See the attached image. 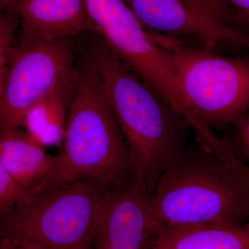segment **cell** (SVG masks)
<instances>
[{
    "label": "cell",
    "instance_id": "1",
    "mask_svg": "<svg viewBox=\"0 0 249 249\" xmlns=\"http://www.w3.org/2000/svg\"><path fill=\"white\" fill-rule=\"evenodd\" d=\"M76 89L61 152L52 172L28 192L23 203L68 183H91L108 190L136 182L128 145L88 52L76 58Z\"/></svg>",
    "mask_w": 249,
    "mask_h": 249
},
{
    "label": "cell",
    "instance_id": "2",
    "mask_svg": "<svg viewBox=\"0 0 249 249\" xmlns=\"http://www.w3.org/2000/svg\"><path fill=\"white\" fill-rule=\"evenodd\" d=\"M86 52L128 145L136 182L151 197L159 178L188 147L191 126L164 98L124 66L101 36L90 41Z\"/></svg>",
    "mask_w": 249,
    "mask_h": 249
},
{
    "label": "cell",
    "instance_id": "3",
    "mask_svg": "<svg viewBox=\"0 0 249 249\" xmlns=\"http://www.w3.org/2000/svg\"><path fill=\"white\" fill-rule=\"evenodd\" d=\"M151 209L160 231L199 224L246 226L249 222V170L233 166L198 143L157 181Z\"/></svg>",
    "mask_w": 249,
    "mask_h": 249
},
{
    "label": "cell",
    "instance_id": "4",
    "mask_svg": "<svg viewBox=\"0 0 249 249\" xmlns=\"http://www.w3.org/2000/svg\"><path fill=\"white\" fill-rule=\"evenodd\" d=\"M173 58L191 109L210 129L235 124L249 111V52L237 58L196 49L174 36L148 31Z\"/></svg>",
    "mask_w": 249,
    "mask_h": 249
},
{
    "label": "cell",
    "instance_id": "5",
    "mask_svg": "<svg viewBox=\"0 0 249 249\" xmlns=\"http://www.w3.org/2000/svg\"><path fill=\"white\" fill-rule=\"evenodd\" d=\"M106 191L88 182L58 187L0 216V234L49 249H93L98 206Z\"/></svg>",
    "mask_w": 249,
    "mask_h": 249
},
{
    "label": "cell",
    "instance_id": "6",
    "mask_svg": "<svg viewBox=\"0 0 249 249\" xmlns=\"http://www.w3.org/2000/svg\"><path fill=\"white\" fill-rule=\"evenodd\" d=\"M97 34L136 76L183 116L191 128L202 123L191 109L173 58L157 45L124 0H84Z\"/></svg>",
    "mask_w": 249,
    "mask_h": 249
},
{
    "label": "cell",
    "instance_id": "7",
    "mask_svg": "<svg viewBox=\"0 0 249 249\" xmlns=\"http://www.w3.org/2000/svg\"><path fill=\"white\" fill-rule=\"evenodd\" d=\"M75 37L15 44L0 82V134L23 126L29 110L76 67Z\"/></svg>",
    "mask_w": 249,
    "mask_h": 249
},
{
    "label": "cell",
    "instance_id": "8",
    "mask_svg": "<svg viewBox=\"0 0 249 249\" xmlns=\"http://www.w3.org/2000/svg\"><path fill=\"white\" fill-rule=\"evenodd\" d=\"M151 197L137 182L109 188L101 197L93 249H151L160 232Z\"/></svg>",
    "mask_w": 249,
    "mask_h": 249
},
{
    "label": "cell",
    "instance_id": "9",
    "mask_svg": "<svg viewBox=\"0 0 249 249\" xmlns=\"http://www.w3.org/2000/svg\"><path fill=\"white\" fill-rule=\"evenodd\" d=\"M145 28L172 36L196 37L211 49L229 40L249 52V31L219 27L205 19L186 0H124Z\"/></svg>",
    "mask_w": 249,
    "mask_h": 249
},
{
    "label": "cell",
    "instance_id": "10",
    "mask_svg": "<svg viewBox=\"0 0 249 249\" xmlns=\"http://www.w3.org/2000/svg\"><path fill=\"white\" fill-rule=\"evenodd\" d=\"M9 8L19 19L18 45L97 34L84 0H14Z\"/></svg>",
    "mask_w": 249,
    "mask_h": 249
},
{
    "label": "cell",
    "instance_id": "11",
    "mask_svg": "<svg viewBox=\"0 0 249 249\" xmlns=\"http://www.w3.org/2000/svg\"><path fill=\"white\" fill-rule=\"evenodd\" d=\"M21 127L0 134V166L25 187L28 192L52 172L55 156Z\"/></svg>",
    "mask_w": 249,
    "mask_h": 249
},
{
    "label": "cell",
    "instance_id": "12",
    "mask_svg": "<svg viewBox=\"0 0 249 249\" xmlns=\"http://www.w3.org/2000/svg\"><path fill=\"white\" fill-rule=\"evenodd\" d=\"M76 82V65L73 71L63 77L52 91L27 113L22 127L43 146L62 143Z\"/></svg>",
    "mask_w": 249,
    "mask_h": 249
},
{
    "label": "cell",
    "instance_id": "13",
    "mask_svg": "<svg viewBox=\"0 0 249 249\" xmlns=\"http://www.w3.org/2000/svg\"><path fill=\"white\" fill-rule=\"evenodd\" d=\"M155 249H249V229L232 224H199L160 231Z\"/></svg>",
    "mask_w": 249,
    "mask_h": 249
},
{
    "label": "cell",
    "instance_id": "14",
    "mask_svg": "<svg viewBox=\"0 0 249 249\" xmlns=\"http://www.w3.org/2000/svg\"><path fill=\"white\" fill-rule=\"evenodd\" d=\"M19 19L12 9L1 10L0 15V82L4 80L9 65L10 53L16 43Z\"/></svg>",
    "mask_w": 249,
    "mask_h": 249
},
{
    "label": "cell",
    "instance_id": "15",
    "mask_svg": "<svg viewBox=\"0 0 249 249\" xmlns=\"http://www.w3.org/2000/svg\"><path fill=\"white\" fill-rule=\"evenodd\" d=\"M27 193L25 187L0 166V216L11 212L22 204Z\"/></svg>",
    "mask_w": 249,
    "mask_h": 249
},
{
    "label": "cell",
    "instance_id": "16",
    "mask_svg": "<svg viewBox=\"0 0 249 249\" xmlns=\"http://www.w3.org/2000/svg\"><path fill=\"white\" fill-rule=\"evenodd\" d=\"M192 9L210 22L226 24L232 17L233 6L229 0H186Z\"/></svg>",
    "mask_w": 249,
    "mask_h": 249
},
{
    "label": "cell",
    "instance_id": "17",
    "mask_svg": "<svg viewBox=\"0 0 249 249\" xmlns=\"http://www.w3.org/2000/svg\"><path fill=\"white\" fill-rule=\"evenodd\" d=\"M232 125L235 127L234 139L223 140L229 149L249 166V111Z\"/></svg>",
    "mask_w": 249,
    "mask_h": 249
},
{
    "label": "cell",
    "instance_id": "18",
    "mask_svg": "<svg viewBox=\"0 0 249 249\" xmlns=\"http://www.w3.org/2000/svg\"><path fill=\"white\" fill-rule=\"evenodd\" d=\"M0 249H49L43 246L19 237L1 236Z\"/></svg>",
    "mask_w": 249,
    "mask_h": 249
},
{
    "label": "cell",
    "instance_id": "19",
    "mask_svg": "<svg viewBox=\"0 0 249 249\" xmlns=\"http://www.w3.org/2000/svg\"><path fill=\"white\" fill-rule=\"evenodd\" d=\"M240 14L246 28L249 31V0H229Z\"/></svg>",
    "mask_w": 249,
    "mask_h": 249
},
{
    "label": "cell",
    "instance_id": "20",
    "mask_svg": "<svg viewBox=\"0 0 249 249\" xmlns=\"http://www.w3.org/2000/svg\"><path fill=\"white\" fill-rule=\"evenodd\" d=\"M14 0H0V7L1 10H4L9 7Z\"/></svg>",
    "mask_w": 249,
    "mask_h": 249
},
{
    "label": "cell",
    "instance_id": "21",
    "mask_svg": "<svg viewBox=\"0 0 249 249\" xmlns=\"http://www.w3.org/2000/svg\"><path fill=\"white\" fill-rule=\"evenodd\" d=\"M154 246V245H153ZM155 249V248H154L153 247H152V249Z\"/></svg>",
    "mask_w": 249,
    "mask_h": 249
}]
</instances>
